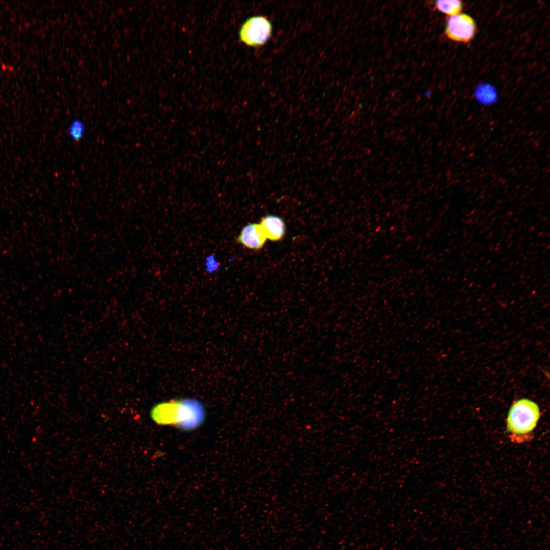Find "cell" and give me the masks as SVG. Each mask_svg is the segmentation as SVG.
<instances>
[{"instance_id": "cell-3", "label": "cell", "mask_w": 550, "mask_h": 550, "mask_svg": "<svg viewBox=\"0 0 550 550\" xmlns=\"http://www.w3.org/2000/svg\"><path fill=\"white\" fill-rule=\"evenodd\" d=\"M272 25L265 16L249 18L239 31L240 40L248 46L258 47L264 45L270 38Z\"/></svg>"}, {"instance_id": "cell-8", "label": "cell", "mask_w": 550, "mask_h": 550, "mask_svg": "<svg viewBox=\"0 0 550 550\" xmlns=\"http://www.w3.org/2000/svg\"><path fill=\"white\" fill-rule=\"evenodd\" d=\"M68 133L69 136L74 141L81 139L85 133V125L79 119L73 120L68 127Z\"/></svg>"}, {"instance_id": "cell-6", "label": "cell", "mask_w": 550, "mask_h": 550, "mask_svg": "<svg viewBox=\"0 0 550 550\" xmlns=\"http://www.w3.org/2000/svg\"><path fill=\"white\" fill-rule=\"evenodd\" d=\"M259 224L267 240L273 242L279 241L285 235V223L279 216L273 214L265 215L261 218Z\"/></svg>"}, {"instance_id": "cell-1", "label": "cell", "mask_w": 550, "mask_h": 550, "mask_svg": "<svg viewBox=\"0 0 550 550\" xmlns=\"http://www.w3.org/2000/svg\"><path fill=\"white\" fill-rule=\"evenodd\" d=\"M150 416L158 424L171 425L190 430L203 423L205 410L197 400L185 399L156 404L150 410Z\"/></svg>"}, {"instance_id": "cell-5", "label": "cell", "mask_w": 550, "mask_h": 550, "mask_svg": "<svg viewBox=\"0 0 550 550\" xmlns=\"http://www.w3.org/2000/svg\"><path fill=\"white\" fill-rule=\"evenodd\" d=\"M236 240L244 248L256 251L264 246L267 239L259 224L252 223L242 228Z\"/></svg>"}, {"instance_id": "cell-4", "label": "cell", "mask_w": 550, "mask_h": 550, "mask_svg": "<svg viewBox=\"0 0 550 550\" xmlns=\"http://www.w3.org/2000/svg\"><path fill=\"white\" fill-rule=\"evenodd\" d=\"M476 30L474 19L466 14L461 13L448 19L445 34L452 40L468 43L474 37Z\"/></svg>"}, {"instance_id": "cell-7", "label": "cell", "mask_w": 550, "mask_h": 550, "mask_svg": "<svg viewBox=\"0 0 550 550\" xmlns=\"http://www.w3.org/2000/svg\"><path fill=\"white\" fill-rule=\"evenodd\" d=\"M436 8L440 12L452 16L460 14L463 8L461 1H438L435 2Z\"/></svg>"}, {"instance_id": "cell-2", "label": "cell", "mask_w": 550, "mask_h": 550, "mask_svg": "<svg viewBox=\"0 0 550 550\" xmlns=\"http://www.w3.org/2000/svg\"><path fill=\"white\" fill-rule=\"evenodd\" d=\"M540 417L538 405L534 401L521 398L511 406L506 419V432L514 443L529 441Z\"/></svg>"}]
</instances>
